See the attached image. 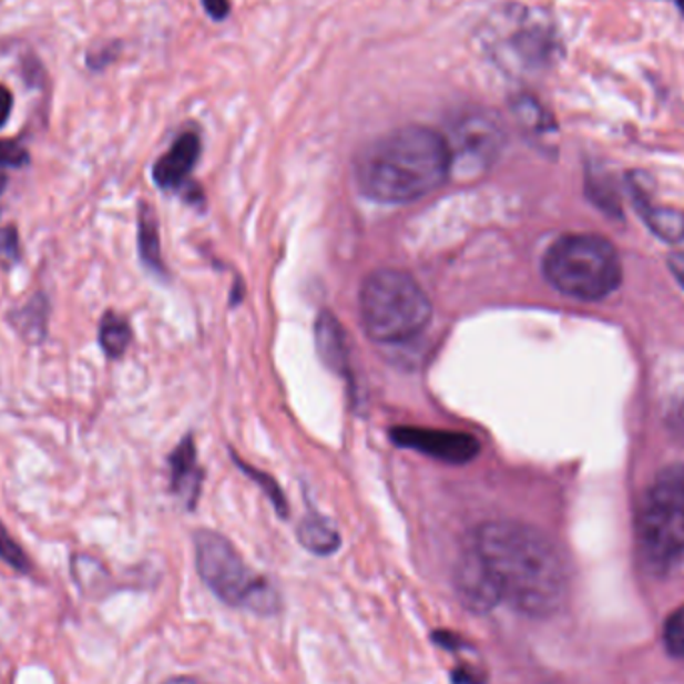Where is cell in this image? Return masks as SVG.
Returning a JSON list of instances; mask_svg holds the SVG:
<instances>
[{"mask_svg":"<svg viewBox=\"0 0 684 684\" xmlns=\"http://www.w3.org/2000/svg\"><path fill=\"white\" fill-rule=\"evenodd\" d=\"M467 549L491 579L501 603L524 616L547 619L566 603V562L559 547L537 527L519 521L482 522L470 534Z\"/></svg>","mask_w":684,"mask_h":684,"instance_id":"6da1fadb","label":"cell"},{"mask_svg":"<svg viewBox=\"0 0 684 684\" xmlns=\"http://www.w3.org/2000/svg\"><path fill=\"white\" fill-rule=\"evenodd\" d=\"M355 178L360 193L382 205L419 201L449 181V144L429 126H400L357 154Z\"/></svg>","mask_w":684,"mask_h":684,"instance_id":"7a4b0ae2","label":"cell"},{"mask_svg":"<svg viewBox=\"0 0 684 684\" xmlns=\"http://www.w3.org/2000/svg\"><path fill=\"white\" fill-rule=\"evenodd\" d=\"M477 44L487 61L514 79L544 74L564 54L561 32L551 14L517 0L497 4L482 19Z\"/></svg>","mask_w":684,"mask_h":684,"instance_id":"3957f363","label":"cell"},{"mask_svg":"<svg viewBox=\"0 0 684 684\" xmlns=\"http://www.w3.org/2000/svg\"><path fill=\"white\" fill-rule=\"evenodd\" d=\"M360 320L370 340L402 345L429 327L432 303L422 286L405 270L380 268L360 286Z\"/></svg>","mask_w":684,"mask_h":684,"instance_id":"277c9868","label":"cell"},{"mask_svg":"<svg viewBox=\"0 0 684 684\" xmlns=\"http://www.w3.org/2000/svg\"><path fill=\"white\" fill-rule=\"evenodd\" d=\"M542 273L559 293L579 300H603L623 280L614 246L596 235H566L552 243Z\"/></svg>","mask_w":684,"mask_h":684,"instance_id":"5b68a950","label":"cell"},{"mask_svg":"<svg viewBox=\"0 0 684 684\" xmlns=\"http://www.w3.org/2000/svg\"><path fill=\"white\" fill-rule=\"evenodd\" d=\"M196 571L206 586L233 609H246L261 616L280 611V596L273 582L253 571L235 544L215 531L194 534Z\"/></svg>","mask_w":684,"mask_h":684,"instance_id":"8992f818","label":"cell"},{"mask_svg":"<svg viewBox=\"0 0 684 684\" xmlns=\"http://www.w3.org/2000/svg\"><path fill=\"white\" fill-rule=\"evenodd\" d=\"M450 153V176L474 181L499 161L507 144L501 119L487 109H469L455 116L445 134Z\"/></svg>","mask_w":684,"mask_h":684,"instance_id":"52a82bcc","label":"cell"},{"mask_svg":"<svg viewBox=\"0 0 684 684\" xmlns=\"http://www.w3.org/2000/svg\"><path fill=\"white\" fill-rule=\"evenodd\" d=\"M636 537L654 571H668L684 554V509L644 501L636 517Z\"/></svg>","mask_w":684,"mask_h":684,"instance_id":"ba28073f","label":"cell"},{"mask_svg":"<svg viewBox=\"0 0 684 684\" xmlns=\"http://www.w3.org/2000/svg\"><path fill=\"white\" fill-rule=\"evenodd\" d=\"M392 440L405 449L419 450L427 457L449 462V464H464L479 455V440L464 432H449V430L402 429L392 430Z\"/></svg>","mask_w":684,"mask_h":684,"instance_id":"9c48e42d","label":"cell"},{"mask_svg":"<svg viewBox=\"0 0 684 684\" xmlns=\"http://www.w3.org/2000/svg\"><path fill=\"white\" fill-rule=\"evenodd\" d=\"M455 591L460 604L470 613H491L501 604L494 584L467 547L460 552L459 562L455 566Z\"/></svg>","mask_w":684,"mask_h":684,"instance_id":"30bf717a","label":"cell"},{"mask_svg":"<svg viewBox=\"0 0 684 684\" xmlns=\"http://www.w3.org/2000/svg\"><path fill=\"white\" fill-rule=\"evenodd\" d=\"M201 156L198 134L184 133L174 141L173 146L156 161L153 169L154 183L164 191H174L186 183Z\"/></svg>","mask_w":684,"mask_h":684,"instance_id":"8fae6325","label":"cell"},{"mask_svg":"<svg viewBox=\"0 0 684 684\" xmlns=\"http://www.w3.org/2000/svg\"><path fill=\"white\" fill-rule=\"evenodd\" d=\"M317 350L318 357L330 370L340 377L350 375V355L345 330L340 327L335 315L325 310L317 320Z\"/></svg>","mask_w":684,"mask_h":684,"instance_id":"7c38bea8","label":"cell"},{"mask_svg":"<svg viewBox=\"0 0 684 684\" xmlns=\"http://www.w3.org/2000/svg\"><path fill=\"white\" fill-rule=\"evenodd\" d=\"M171 484L173 491L188 507H194L201 492V469L196 462V450L191 439H184L171 457Z\"/></svg>","mask_w":684,"mask_h":684,"instance_id":"4fadbf2b","label":"cell"},{"mask_svg":"<svg viewBox=\"0 0 684 684\" xmlns=\"http://www.w3.org/2000/svg\"><path fill=\"white\" fill-rule=\"evenodd\" d=\"M297 537L300 544L317 557L335 554L343 542L335 524L318 512H308L307 517L298 522Z\"/></svg>","mask_w":684,"mask_h":684,"instance_id":"5bb4252c","label":"cell"},{"mask_svg":"<svg viewBox=\"0 0 684 684\" xmlns=\"http://www.w3.org/2000/svg\"><path fill=\"white\" fill-rule=\"evenodd\" d=\"M636 198H641L639 208L643 215L644 223L653 231L654 235L663 238L666 243H681L684 241V215L671 206L649 205L643 198L641 188H634Z\"/></svg>","mask_w":684,"mask_h":684,"instance_id":"9a60e30c","label":"cell"},{"mask_svg":"<svg viewBox=\"0 0 684 684\" xmlns=\"http://www.w3.org/2000/svg\"><path fill=\"white\" fill-rule=\"evenodd\" d=\"M646 501L684 509V462H676L661 470L649 489Z\"/></svg>","mask_w":684,"mask_h":684,"instance_id":"2e32d148","label":"cell"},{"mask_svg":"<svg viewBox=\"0 0 684 684\" xmlns=\"http://www.w3.org/2000/svg\"><path fill=\"white\" fill-rule=\"evenodd\" d=\"M511 109L514 119L529 133L547 134L557 131L552 114L542 106L541 101H537L531 94H517L511 101Z\"/></svg>","mask_w":684,"mask_h":684,"instance_id":"e0dca14e","label":"cell"},{"mask_svg":"<svg viewBox=\"0 0 684 684\" xmlns=\"http://www.w3.org/2000/svg\"><path fill=\"white\" fill-rule=\"evenodd\" d=\"M131 327L123 317H119L116 313H106L101 320V330H99V340L103 347L104 355L109 358H121L124 350L131 345Z\"/></svg>","mask_w":684,"mask_h":684,"instance_id":"ac0fdd59","label":"cell"},{"mask_svg":"<svg viewBox=\"0 0 684 684\" xmlns=\"http://www.w3.org/2000/svg\"><path fill=\"white\" fill-rule=\"evenodd\" d=\"M139 245H141V256H143L144 263L154 270H161L163 261H161L159 231H156V223H154L153 211H149L146 206L141 211V221H139Z\"/></svg>","mask_w":684,"mask_h":684,"instance_id":"d6986e66","label":"cell"},{"mask_svg":"<svg viewBox=\"0 0 684 684\" xmlns=\"http://www.w3.org/2000/svg\"><path fill=\"white\" fill-rule=\"evenodd\" d=\"M586 193L596 205L603 206L609 213H619V198L614 191L613 178L609 174H599L596 171L586 173Z\"/></svg>","mask_w":684,"mask_h":684,"instance_id":"ffe728a7","label":"cell"},{"mask_svg":"<svg viewBox=\"0 0 684 684\" xmlns=\"http://www.w3.org/2000/svg\"><path fill=\"white\" fill-rule=\"evenodd\" d=\"M0 561L22 574L31 572V559L22 551L21 544L12 539L11 532L7 531L2 521H0Z\"/></svg>","mask_w":684,"mask_h":684,"instance_id":"44dd1931","label":"cell"},{"mask_svg":"<svg viewBox=\"0 0 684 684\" xmlns=\"http://www.w3.org/2000/svg\"><path fill=\"white\" fill-rule=\"evenodd\" d=\"M664 646L674 659H684V604L668 614L663 631Z\"/></svg>","mask_w":684,"mask_h":684,"instance_id":"7402d4cb","label":"cell"},{"mask_svg":"<svg viewBox=\"0 0 684 684\" xmlns=\"http://www.w3.org/2000/svg\"><path fill=\"white\" fill-rule=\"evenodd\" d=\"M450 683L452 684H489V671L482 663L474 661H464L460 659L457 666L450 673Z\"/></svg>","mask_w":684,"mask_h":684,"instance_id":"603a6c76","label":"cell"},{"mask_svg":"<svg viewBox=\"0 0 684 684\" xmlns=\"http://www.w3.org/2000/svg\"><path fill=\"white\" fill-rule=\"evenodd\" d=\"M31 156L27 153V149L17 141L2 139L0 141V166L4 169H22L24 164H29Z\"/></svg>","mask_w":684,"mask_h":684,"instance_id":"cb8c5ba5","label":"cell"},{"mask_svg":"<svg viewBox=\"0 0 684 684\" xmlns=\"http://www.w3.org/2000/svg\"><path fill=\"white\" fill-rule=\"evenodd\" d=\"M0 253L14 258L19 253V238H17V228H4V233L0 235Z\"/></svg>","mask_w":684,"mask_h":684,"instance_id":"d4e9b609","label":"cell"},{"mask_svg":"<svg viewBox=\"0 0 684 684\" xmlns=\"http://www.w3.org/2000/svg\"><path fill=\"white\" fill-rule=\"evenodd\" d=\"M201 2H203L205 11L208 12V17L215 19V21H225L228 12H231L228 0H201Z\"/></svg>","mask_w":684,"mask_h":684,"instance_id":"484cf974","label":"cell"},{"mask_svg":"<svg viewBox=\"0 0 684 684\" xmlns=\"http://www.w3.org/2000/svg\"><path fill=\"white\" fill-rule=\"evenodd\" d=\"M12 111V94L7 86L0 84V129L7 124Z\"/></svg>","mask_w":684,"mask_h":684,"instance_id":"4316f807","label":"cell"},{"mask_svg":"<svg viewBox=\"0 0 684 684\" xmlns=\"http://www.w3.org/2000/svg\"><path fill=\"white\" fill-rule=\"evenodd\" d=\"M668 270L673 273L676 283L684 288V255L683 253H674L668 256Z\"/></svg>","mask_w":684,"mask_h":684,"instance_id":"83f0119b","label":"cell"},{"mask_svg":"<svg viewBox=\"0 0 684 684\" xmlns=\"http://www.w3.org/2000/svg\"><path fill=\"white\" fill-rule=\"evenodd\" d=\"M163 684H206L205 681L196 678V676H173L169 681H164Z\"/></svg>","mask_w":684,"mask_h":684,"instance_id":"f1b7e54d","label":"cell"},{"mask_svg":"<svg viewBox=\"0 0 684 684\" xmlns=\"http://www.w3.org/2000/svg\"><path fill=\"white\" fill-rule=\"evenodd\" d=\"M7 184H9V178H7V174L0 173V194L4 193Z\"/></svg>","mask_w":684,"mask_h":684,"instance_id":"f546056e","label":"cell"},{"mask_svg":"<svg viewBox=\"0 0 684 684\" xmlns=\"http://www.w3.org/2000/svg\"><path fill=\"white\" fill-rule=\"evenodd\" d=\"M676 2V7H678V11L683 12L684 17V0H674Z\"/></svg>","mask_w":684,"mask_h":684,"instance_id":"4dcf8cb0","label":"cell"}]
</instances>
